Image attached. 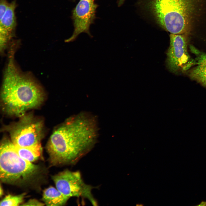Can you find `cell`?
Wrapping results in <instances>:
<instances>
[{
	"mask_svg": "<svg viewBox=\"0 0 206 206\" xmlns=\"http://www.w3.org/2000/svg\"><path fill=\"white\" fill-rule=\"evenodd\" d=\"M98 128L96 117L82 112L68 118L53 132L46 145L56 165L76 164L94 147Z\"/></svg>",
	"mask_w": 206,
	"mask_h": 206,
	"instance_id": "6da1fadb",
	"label": "cell"
},
{
	"mask_svg": "<svg viewBox=\"0 0 206 206\" xmlns=\"http://www.w3.org/2000/svg\"><path fill=\"white\" fill-rule=\"evenodd\" d=\"M3 75L1 98L7 114L21 117L27 110L39 106L44 94L31 76L22 72L14 61V50H11Z\"/></svg>",
	"mask_w": 206,
	"mask_h": 206,
	"instance_id": "7a4b0ae2",
	"label": "cell"
},
{
	"mask_svg": "<svg viewBox=\"0 0 206 206\" xmlns=\"http://www.w3.org/2000/svg\"><path fill=\"white\" fill-rule=\"evenodd\" d=\"M151 2L158 23L173 34H189L203 8L202 0H152Z\"/></svg>",
	"mask_w": 206,
	"mask_h": 206,
	"instance_id": "3957f363",
	"label": "cell"
},
{
	"mask_svg": "<svg viewBox=\"0 0 206 206\" xmlns=\"http://www.w3.org/2000/svg\"><path fill=\"white\" fill-rule=\"evenodd\" d=\"M39 167L21 157L11 140H3L0 148V178L5 183H23L37 172Z\"/></svg>",
	"mask_w": 206,
	"mask_h": 206,
	"instance_id": "277c9868",
	"label": "cell"
},
{
	"mask_svg": "<svg viewBox=\"0 0 206 206\" xmlns=\"http://www.w3.org/2000/svg\"><path fill=\"white\" fill-rule=\"evenodd\" d=\"M19 121L8 128L11 140L15 146L32 147L41 145L43 123L31 114H24Z\"/></svg>",
	"mask_w": 206,
	"mask_h": 206,
	"instance_id": "5b68a950",
	"label": "cell"
},
{
	"mask_svg": "<svg viewBox=\"0 0 206 206\" xmlns=\"http://www.w3.org/2000/svg\"><path fill=\"white\" fill-rule=\"evenodd\" d=\"M56 188L65 196L82 197L88 199L93 205H98L92 191L94 188L85 183L80 172L65 170L52 177Z\"/></svg>",
	"mask_w": 206,
	"mask_h": 206,
	"instance_id": "8992f818",
	"label": "cell"
},
{
	"mask_svg": "<svg viewBox=\"0 0 206 206\" xmlns=\"http://www.w3.org/2000/svg\"><path fill=\"white\" fill-rule=\"evenodd\" d=\"M187 33L170 35V45L167 53V66L169 70L175 74L187 72L196 65L188 52L189 35Z\"/></svg>",
	"mask_w": 206,
	"mask_h": 206,
	"instance_id": "52a82bcc",
	"label": "cell"
},
{
	"mask_svg": "<svg viewBox=\"0 0 206 206\" xmlns=\"http://www.w3.org/2000/svg\"><path fill=\"white\" fill-rule=\"evenodd\" d=\"M94 0H80L73 11L72 15L74 22V31L69 38L66 39L67 43L73 42L81 33H87L92 37L90 28L96 17V10L98 5Z\"/></svg>",
	"mask_w": 206,
	"mask_h": 206,
	"instance_id": "ba28073f",
	"label": "cell"
},
{
	"mask_svg": "<svg viewBox=\"0 0 206 206\" xmlns=\"http://www.w3.org/2000/svg\"><path fill=\"white\" fill-rule=\"evenodd\" d=\"M190 48L192 52L196 56L197 66L187 73L191 80L196 81L206 88V53L199 51L193 46H191Z\"/></svg>",
	"mask_w": 206,
	"mask_h": 206,
	"instance_id": "9c48e42d",
	"label": "cell"
},
{
	"mask_svg": "<svg viewBox=\"0 0 206 206\" xmlns=\"http://www.w3.org/2000/svg\"><path fill=\"white\" fill-rule=\"evenodd\" d=\"M69 198L57 188L52 187L44 191L42 197V199L46 205L53 206L64 205Z\"/></svg>",
	"mask_w": 206,
	"mask_h": 206,
	"instance_id": "30bf717a",
	"label": "cell"
},
{
	"mask_svg": "<svg viewBox=\"0 0 206 206\" xmlns=\"http://www.w3.org/2000/svg\"><path fill=\"white\" fill-rule=\"evenodd\" d=\"M16 7V0L9 4L7 10L0 19V29L2 30L10 35L16 25L15 10Z\"/></svg>",
	"mask_w": 206,
	"mask_h": 206,
	"instance_id": "8fae6325",
	"label": "cell"
},
{
	"mask_svg": "<svg viewBox=\"0 0 206 206\" xmlns=\"http://www.w3.org/2000/svg\"><path fill=\"white\" fill-rule=\"evenodd\" d=\"M15 147L19 156L23 159L30 162L37 160L41 155V145L32 147H20L15 146Z\"/></svg>",
	"mask_w": 206,
	"mask_h": 206,
	"instance_id": "7c38bea8",
	"label": "cell"
},
{
	"mask_svg": "<svg viewBox=\"0 0 206 206\" xmlns=\"http://www.w3.org/2000/svg\"><path fill=\"white\" fill-rule=\"evenodd\" d=\"M25 195V193L15 196L9 195L1 201L0 205L18 206L23 202Z\"/></svg>",
	"mask_w": 206,
	"mask_h": 206,
	"instance_id": "4fadbf2b",
	"label": "cell"
},
{
	"mask_svg": "<svg viewBox=\"0 0 206 206\" xmlns=\"http://www.w3.org/2000/svg\"><path fill=\"white\" fill-rule=\"evenodd\" d=\"M9 4L7 3V0H0V18L1 19L3 17L7 8Z\"/></svg>",
	"mask_w": 206,
	"mask_h": 206,
	"instance_id": "5bb4252c",
	"label": "cell"
},
{
	"mask_svg": "<svg viewBox=\"0 0 206 206\" xmlns=\"http://www.w3.org/2000/svg\"><path fill=\"white\" fill-rule=\"evenodd\" d=\"M45 203L41 202L36 199H30L21 205L23 206H43Z\"/></svg>",
	"mask_w": 206,
	"mask_h": 206,
	"instance_id": "9a60e30c",
	"label": "cell"
},
{
	"mask_svg": "<svg viewBox=\"0 0 206 206\" xmlns=\"http://www.w3.org/2000/svg\"><path fill=\"white\" fill-rule=\"evenodd\" d=\"M0 196H1V195H3V190H2V189L1 187H0Z\"/></svg>",
	"mask_w": 206,
	"mask_h": 206,
	"instance_id": "2e32d148",
	"label": "cell"
},
{
	"mask_svg": "<svg viewBox=\"0 0 206 206\" xmlns=\"http://www.w3.org/2000/svg\"></svg>",
	"mask_w": 206,
	"mask_h": 206,
	"instance_id": "e0dca14e",
	"label": "cell"
}]
</instances>
